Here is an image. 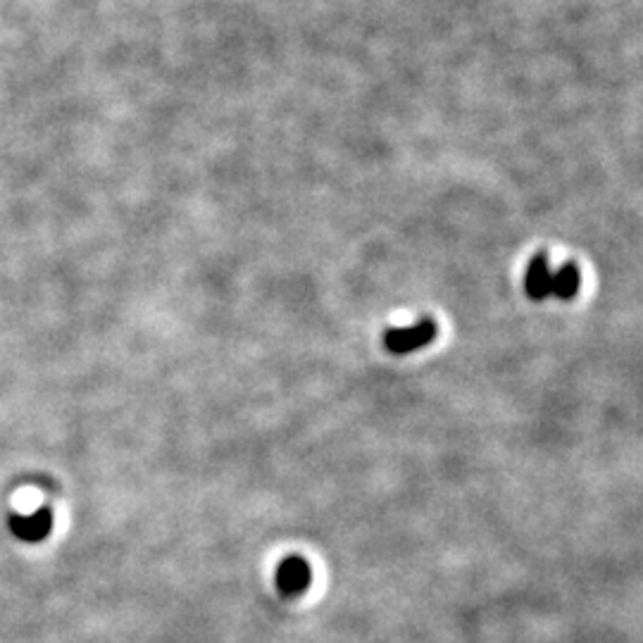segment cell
<instances>
[{
    "instance_id": "6da1fadb",
    "label": "cell",
    "mask_w": 643,
    "mask_h": 643,
    "mask_svg": "<svg viewBox=\"0 0 643 643\" xmlns=\"http://www.w3.org/2000/svg\"><path fill=\"white\" fill-rule=\"evenodd\" d=\"M437 322L420 320L412 327H393L384 332V349L393 355H408L437 339Z\"/></svg>"
},
{
    "instance_id": "7a4b0ae2",
    "label": "cell",
    "mask_w": 643,
    "mask_h": 643,
    "mask_svg": "<svg viewBox=\"0 0 643 643\" xmlns=\"http://www.w3.org/2000/svg\"><path fill=\"white\" fill-rule=\"evenodd\" d=\"M274 579H276V588H280L282 596L299 598L310 588L312 572H310L308 561L301 558V555H289V558H284L280 563V567H276Z\"/></svg>"
},
{
    "instance_id": "3957f363",
    "label": "cell",
    "mask_w": 643,
    "mask_h": 643,
    "mask_svg": "<svg viewBox=\"0 0 643 643\" xmlns=\"http://www.w3.org/2000/svg\"><path fill=\"white\" fill-rule=\"evenodd\" d=\"M551 284H553V270L548 265V255L538 253L532 257V263L525 274V289L532 301H546L551 299Z\"/></svg>"
},
{
    "instance_id": "277c9868",
    "label": "cell",
    "mask_w": 643,
    "mask_h": 643,
    "mask_svg": "<svg viewBox=\"0 0 643 643\" xmlns=\"http://www.w3.org/2000/svg\"><path fill=\"white\" fill-rule=\"evenodd\" d=\"M50 529H53V513L46 508L33 513L31 517H12V532L22 542H41L43 536L50 534Z\"/></svg>"
},
{
    "instance_id": "5b68a950",
    "label": "cell",
    "mask_w": 643,
    "mask_h": 643,
    "mask_svg": "<svg viewBox=\"0 0 643 643\" xmlns=\"http://www.w3.org/2000/svg\"><path fill=\"white\" fill-rule=\"evenodd\" d=\"M579 270L575 265H565L561 270H553V284H551V295L561 301L575 299L579 291Z\"/></svg>"
}]
</instances>
